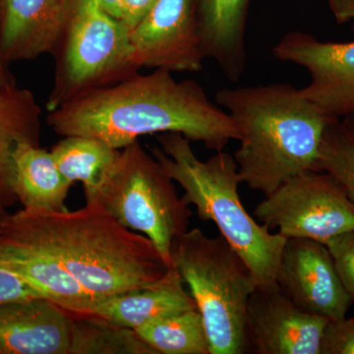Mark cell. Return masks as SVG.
Masks as SVG:
<instances>
[{
    "instance_id": "cell-1",
    "label": "cell",
    "mask_w": 354,
    "mask_h": 354,
    "mask_svg": "<svg viewBox=\"0 0 354 354\" xmlns=\"http://www.w3.org/2000/svg\"><path fill=\"white\" fill-rule=\"evenodd\" d=\"M46 122L62 137L85 136L121 150L145 135L179 133L220 152L241 131L195 80L155 69L100 88L50 111Z\"/></svg>"
},
{
    "instance_id": "cell-2",
    "label": "cell",
    "mask_w": 354,
    "mask_h": 354,
    "mask_svg": "<svg viewBox=\"0 0 354 354\" xmlns=\"http://www.w3.org/2000/svg\"><path fill=\"white\" fill-rule=\"evenodd\" d=\"M0 232L48 253L97 299L155 285L171 269L148 237L95 200L76 211L23 208Z\"/></svg>"
},
{
    "instance_id": "cell-3",
    "label": "cell",
    "mask_w": 354,
    "mask_h": 354,
    "mask_svg": "<svg viewBox=\"0 0 354 354\" xmlns=\"http://www.w3.org/2000/svg\"><path fill=\"white\" fill-rule=\"evenodd\" d=\"M241 131L234 158L241 183L264 196L288 179L318 171L319 158L332 118L290 84L274 83L218 91Z\"/></svg>"
},
{
    "instance_id": "cell-4",
    "label": "cell",
    "mask_w": 354,
    "mask_h": 354,
    "mask_svg": "<svg viewBox=\"0 0 354 354\" xmlns=\"http://www.w3.org/2000/svg\"><path fill=\"white\" fill-rule=\"evenodd\" d=\"M152 155L184 191L183 198L196 207L198 216L213 221L221 236L241 256L258 286L276 283L277 270L286 237L249 215L239 197L241 183L234 156L220 151L209 160L195 155L190 141L179 133L157 135Z\"/></svg>"
},
{
    "instance_id": "cell-5",
    "label": "cell",
    "mask_w": 354,
    "mask_h": 354,
    "mask_svg": "<svg viewBox=\"0 0 354 354\" xmlns=\"http://www.w3.org/2000/svg\"><path fill=\"white\" fill-rule=\"evenodd\" d=\"M171 265L196 302L211 354L246 353L247 306L258 283L234 247L221 235L209 237L192 228L174 243Z\"/></svg>"
},
{
    "instance_id": "cell-6",
    "label": "cell",
    "mask_w": 354,
    "mask_h": 354,
    "mask_svg": "<svg viewBox=\"0 0 354 354\" xmlns=\"http://www.w3.org/2000/svg\"><path fill=\"white\" fill-rule=\"evenodd\" d=\"M174 180L138 141L121 149L100 183L86 191L123 227L148 237L171 268V251L189 227L193 212Z\"/></svg>"
},
{
    "instance_id": "cell-7",
    "label": "cell",
    "mask_w": 354,
    "mask_h": 354,
    "mask_svg": "<svg viewBox=\"0 0 354 354\" xmlns=\"http://www.w3.org/2000/svg\"><path fill=\"white\" fill-rule=\"evenodd\" d=\"M51 55L55 69L48 113L140 70L133 59L129 30L97 0H75Z\"/></svg>"
},
{
    "instance_id": "cell-8",
    "label": "cell",
    "mask_w": 354,
    "mask_h": 354,
    "mask_svg": "<svg viewBox=\"0 0 354 354\" xmlns=\"http://www.w3.org/2000/svg\"><path fill=\"white\" fill-rule=\"evenodd\" d=\"M256 218L286 239L326 242L354 230V202L327 172L298 174L265 197Z\"/></svg>"
},
{
    "instance_id": "cell-9",
    "label": "cell",
    "mask_w": 354,
    "mask_h": 354,
    "mask_svg": "<svg viewBox=\"0 0 354 354\" xmlns=\"http://www.w3.org/2000/svg\"><path fill=\"white\" fill-rule=\"evenodd\" d=\"M277 59L304 67L310 83L300 94L332 120L354 114V41L326 43L290 32L272 48Z\"/></svg>"
},
{
    "instance_id": "cell-10",
    "label": "cell",
    "mask_w": 354,
    "mask_h": 354,
    "mask_svg": "<svg viewBox=\"0 0 354 354\" xmlns=\"http://www.w3.org/2000/svg\"><path fill=\"white\" fill-rule=\"evenodd\" d=\"M133 59L140 69L198 72L206 59L194 0H157L130 31Z\"/></svg>"
},
{
    "instance_id": "cell-11",
    "label": "cell",
    "mask_w": 354,
    "mask_h": 354,
    "mask_svg": "<svg viewBox=\"0 0 354 354\" xmlns=\"http://www.w3.org/2000/svg\"><path fill=\"white\" fill-rule=\"evenodd\" d=\"M276 281L300 308L329 320L346 317L353 301L322 242L286 239Z\"/></svg>"
},
{
    "instance_id": "cell-12",
    "label": "cell",
    "mask_w": 354,
    "mask_h": 354,
    "mask_svg": "<svg viewBox=\"0 0 354 354\" xmlns=\"http://www.w3.org/2000/svg\"><path fill=\"white\" fill-rule=\"evenodd\" d=\"M329 321L300 308L277 283L257 286L247 306L249 348L258 354H321Z\"/></svg>"
},
{
    "instance_id": "cell-13",
    "label": "cell",
    "mask_w": 354,
    "mask_h": 354,
    "mask_svg": "<svg viewBox=\"0 0 354 354\" xmlns=\"http://www.w3.org/2000/svg\"><path fill=\"white\" fill-rule=\"evenodd\" d=\"M75 0H0V50L7 64L53 53Z\"/></svg>"
},
{
    "instance_id": "cell-14",
    "label": "cell",
    "mask_w": 354,
    "mask_h": 354,
    "mask_svg": "<svg viewBox=\"0 0 354 354\" xmlns=\"http://www.w3.org/2000/svg\"><path fill=\"white\" fill-rule=\"evenodd\" d=\"M72 317L39 297L0 307V354H69Z\"/></svg>"
},
{
    "instance_id": "cell-15",
    "label": "cell",
    "mask_w": 354,
    "mask_h": 354,
    "mask_svg": "<svg viewBox=\"0 0 354 354\" xmlns=\"http://www.w3.org/2000/svg\"><path fill=\"white\" fill-rule=\"evenodd\" d=\"M0 266L15 272L71 315H88L97 299L57 259L4 232H0Z\"/></svg>"
},
{
    "instance_id": "cell-16",
    "label": "cell",
    "mask_w": 354,
    "mask_h": 354,
    "mask_svg": "<svg viewBox=\"0 0 354 354\" xmlns=\"http://www.w3.org/2000/svg\"><path fill=\"white\" fill-rule=\"evenodd\" d=\"M194 6L205 57L236 82L245 72L249 0H194Z\"/></svg>"
},
{
    "instance_id": "cell-17",
    "label": "cell",
    "mask_w": 354,
    "mask_h": 354,
    "mask_svg": "<svg viewBox=\"0 0 354 354\" xmlns=\"http://www.w3.org/2000/svg\"><path fill=\"white\" fill-rule=\"evenodd\" d=\"M192 309H197L196 302L171 268L155 285L95 300L88 315L136 330L162 317Z\"/></svg>"
},
{
    "instance_id": "cell-18",
    "label": "cell",
    "mask_w": 354,
    "mask_h": 354,
    "mask_svg": "<svg viewBox=\"0 0 354 354\" xmlns=\"http://www.w3.org/2000/svg\"><path fill=\"white\" fill-rule=\"evenodd\" d=\"M41 109L31 91L0 86V209L18 202L12 190L13 153L20 143L39 145Z\"/></svg>"
},
{
    "instance_id": "cell-19",
    "label": "cell",
    "mask_w": 354,
    "mask_h": 354,
    "mask_svg": "<svg viewBox=\"0 0 354 354\" xmlns=\"http://www.w3.org/2000/svg\"><path fill=\"white\" fill-rule=\"evenodd\" d=\"M72 185L51 152L28 142L14 151L12 190L23 208L64 211Z\"/></svg>"
},
{
    "instance_id": "cell-20",
    "label": "cell",
    "mask_w": 354,
    "mask_h": 354,
    "mask_svg": "<svg viewBox=\"0 0 354 354\" xmlns=\"http://www.w3.org/2000/svg\"><path fill=\"white\" fill-rule=\"evenodd\" d=\"M136 333L157 354H211L208 333L198 309L162 317Z\"/></svg>"
},
{
    "instance_id": "cell-21",
    "label": "cell",
    "mask_w": 354,
    "mask_h": 354,
    "mask_svg": "<svg viewBox=\"0 0 354 354\" xmlns=\"http://www.w3.org/2000/svg\"><path fill=\"white\" fill-rule=\"evenodd\" d=\"M71 317L69 354H157L135 330L99 317Z\"/></svg>"
},
{
    "instance_id": "cell-22",
    "label": "cell",
    "mask_w": 354,
    "mask_h": 354,
    "mask_svg": "<svg viewBox=\"0 0 354 354\" xmlns=\"http://www.w3.org/2000/svg\"><path fill=\"white\" fill-rule=\"evenodd\" d=\"M62 138L50 151L58 169L72 183H82L84 192L94 189L113 165L120 150L90 137Z\"/></svg>"
},
{
    "instance_id": "cell-23",
    "label": "cell",
    "mask_w": 354,
    "mask_h": 354,
    "mask_svg": "<svg viewBox=\"0 0 354 354\" xmlns=\"http://www.w3.org/2000/svg\"><path fill=\"white\" fill-rule=\"evenodd\" d=\"M335 123H330L324 137L318 171L334 177L354 202V140Z\"/></svg>"
},
{
    "instance_id": "cell-24",
    "label": "cell",
    "mask_w": 354,
    "mask_h": 354,
    "mask_svg": "<svg viewBox=\"0 0 354 354\" xmlns=\"http://www.w3.org/2000/svg\"><path fill=\"white\" fill-rule=\"evenodd\" d=\"M344 288L354 301V230L326 242Z\"/></svg>"
},
{
    "instance_id": "cell-25",
    "label": "cell",
    "mask_w": 354,
    "mask_h": 354,
    "mask_svg": "<svg viewBox=\"0 0 354 354\" xmlns=\"http://www.w3.org/2000/svg\"><path fill=\"white\" fill-rule=\"evenodd\" d=\"M321 354H354V317L328 322L321 341Z\"/></svg>"
},
{
    "instance_id": "cell-26",
    "label": "cell",
    "mask_w": 354,
    "mask_h": 354,
    "mask_svg": "<svg viewBox=\"0 0 354 354\" xmlns=\"http://www.w3.org/2000/svg\"><path fill=\"white\" fill-rule=\"evenodd\" d=\"M39 297H44L36 288L15 272L0 266V307Z\"/></svg>"
},
{
    "instance_id": "cell-27",
    "label": "cell",
    "mask_w": 354,
    "mask_h": 354,
    "mask_svg": "<svg viewBox=\"0 0 354 354\" xmlns=\"http://www.w3.org/2000/svg\"><path fill=\"white\" fill-rule=\"evenodd\" d=\"M157 0H123L120 21L129 31L145 18Z\"/></svg>"
},
{
    "instance_id": "cell-28",
    "label": "cell",
    "mask_w": 354,
    "mask_h": 354,
    "mask_svg": "<svg viewBox=\"0 0 354 354\" xmlns=\"http://www.w3.org/2000/svg\"><path fill=\"white\" fill-rule=\"evenodd\" d=\"M330 12L339 24H351L354 31V0H329Z\"/></svg>"
},
{
    "instance_id": "cell-29",
    "label": "cell",
    "mask_w": 354,
    "mask_h": 354,
    "mask_svg": "<svg viewBox=\"0 0 354 354\" xmlns=\"http://www.w3.org/2000/svg\"><path fill=\"white\" fill-rule=\"evenodd\" d=\"M97 1L106 13L116 19H120L123 0H97Z\"/></svg>"
},
{
    "instance_id": "cell-30",
    "label": "cell",
    "mask_w": 354,
    "mask_h": 354,
    "mask_svg": "<svg viewBox=\"0 0 354 354\" xmlns=\"http://www.w3.org/2000/svg\"><path fill=\"white\" fill-rule=\"evenodd\" d=\"M7 62L2 57L1 50H0V86L8 85V84L15 82L13 76L9 72L8 67H7Z\"/></svg>"
},
{
    "instance_id": "cell-31",
    "label": "cell",
    "mask_w": 354,
    "mask_h": 354,
    "mask_svg": "<svg viewBox=\"0 0 354 354\" xmlns=\"http://www.w3.org/2000/svg\"><path fill=\"white\" fill-rule=\"evenodd\" d=\"M348 118H351V121H349L348 127L344 130L354 140V114L353 115L348 116Z\"/></svg>"
},
{
    "instance_id": "cell-32",
    "label": "cell",
    "mask_w": 354,
    "mask_h": 354,
    "mask_svg": "<svg viewBox=\"0 0 354 354\" xmlns=\"http://www.w3.org/2000/svg\"><path fill=\"white\" fill-rule=\"evenodd\" d=\"M8 215L9 213L6 209H0V230H1L2 225H3L4 221H6Z\"/></svg>"
},
{
    "instance_id": "cell-33",
    "label": "cell",
    "mask_w": 354,
    "mask_h": 354,
    "mask_svg": "<svg viewBox=\"0 0 354 354\" xmlns=\"http://www.w3.org/2000/svg\"><path fill=\"white\" fill-rule=\"evenodd\" d=\"M354 317V316H353Z\"/></svg>"
}]
</instances>
